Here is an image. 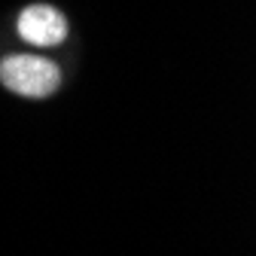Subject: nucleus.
I'll use <instances>...</instances> for the list:
<instances>
[{"label": "nucleus", "mask_w": 256, "mask_h": 256, "mask_svg": "<svg viewBox=\"0 0 256 256\" xmlns=\"http://www.w3.org/2000/svg\"><path fill=\"white\" fill-rule=\"evenodd\" d=\"M16 28H18V37L28 40L30 46H58L68 37V18L49 4H34L22 10Z\"/></svg>", "instance_id": "nucleus-2"}, {"label": "nucleus", "mask_w": 256, "mask_h": 256, "mask_svg": "<svg viewBox=\"0 0 256 256\" xmlns=\"http://www.w3.org/2000/svg\"><path fill=\"white\" fill-rule=\"evenodd\" d=\"M0 82L18 98H49L61 86L58 64L40 55H10L0 64Z\"/></svg>", "instance_id": "nucleus-1"}]
</instances>
